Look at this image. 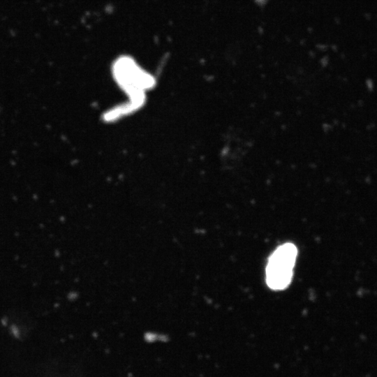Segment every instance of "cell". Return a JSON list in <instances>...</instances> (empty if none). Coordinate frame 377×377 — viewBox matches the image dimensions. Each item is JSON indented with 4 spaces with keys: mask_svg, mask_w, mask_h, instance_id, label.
Returning a JSON list of instances; mask_svg holds the SVG:
<instances>
[{
    "mask_svg": "<svg viewBox=\"0 0 377 377\" xmlns=\"http://www.w3.org/2000/svg\"><path fill=\"white\" fill-rule=\"evenodd\" d=\"M297 256V249L290 243L279 246L268 260L266 279L274 290L285 288L290 283L293 269Z\"/></svg>",
    "mask_w": 377,
    "mask_h": 377,
    "instance_id": "6da1fadb",
    "label": "cell"
},
{
    "mask_svg": "<svg viewBox=\"0 0 377 377\" xmlns=\"http://www.w3.org/2000/svg\"><path fill=\"white\" fill-rule=\"evenodd\" d=\"M117 80L126 87L146 86L151 83V77L143 71L131 58H119L114 66Z\"/></svg>",
    "mask_w": 377,
    "mask_h": 377,
    "instance_id": "7a4b0ae2",
    "label": "cell"
}]
</instances>
